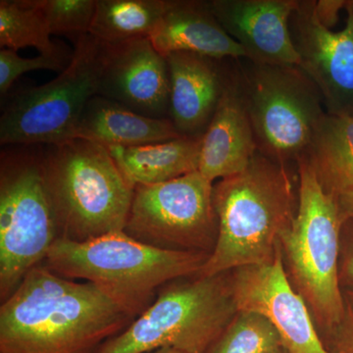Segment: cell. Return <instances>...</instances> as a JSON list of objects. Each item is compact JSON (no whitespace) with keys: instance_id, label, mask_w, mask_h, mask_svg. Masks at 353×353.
I'll return each mask as SVG.
<instances>
[{"instance_id":"obj_9","label":"cell","mask_w":353,"mask_h":353,"mask_svg":"<svg viewBox=\"0 0 353 353\" xmlns=\"http://www.w3.org/2000/svg\"><path fill=\"white\" fill-rule=\"evenodd\" d=\"M104 46L85 34L57 78L16 94L0 118L1 145H54L74 139L83 108L99 95Z\"/></svg>"},{"instance_id":"obj_26","label":"cell","mask_w":353,"mask_h":353,"mask_svg":"<svg viewBox=\"0 0 353 353\" xmlns=\"http://www.w3.org/2000/svg\"><path fill=\"white\" fill-rule=\"evenodd\" d=\"M71 60L65 55L51 57L41 55L34 58L21 57L17 51L1 48L0 50V95L6 97L14 83L28 72L37 70H50L61 73Z\"/></svg>"},{"instance_id":"obj_7","label":"cell","mask_w":353,"mask_h":353,"mask_svg":"<svg viewBox=\"0 0 353 353\" xmlns=\"http://www.w3.org/2000/svg\"><path fill=\"white\" fill-rule=\"evenodd\" d=\"M248 61L236 70L257 150L279 163L296 164L326 117L322 95L299 65Z\"/></svg>"},{"instance_id":"obj_27","label":"cell","mask_w":353,"mask_h":353,"mask_svg":"<svg viewBox=\"0 0 353 353\" xmlns=\"http://www.w3.org/2000/svg\"><path fill=\"white\" fill-rule=\"evenodd\" d=\"M345 312L333 336L336 343V353H353V290L343 292Z\"/></svg>"},{"instance_id":"obj_23","label":"cell","mask_w":353,"mask_h":353,"mask_svg":"<svg viewBox=\"0 0 353 353\" xmlns=\"http://www.w3.org/2000/svg\"><path fill=\"white\" fill-rule=\"evenodd\" d=\"M51 34L78 39L90 34L97 0H37Z\"/></svg>"},{"instance_id":"obj_5","label":"cell","mask_w":353,"mask_h":353,"mask_svg":"<svg viewBox=\"0 0 353 353\" xmlns=\"http://www.w3.org/2000/svg\"><path fill=\"white\" fill-rule=\"evenodd\" d=\"M299 206L296 219L279 241L288 279L303 297L315 326L333 334L345 312L341 288L343 219L306 155L296 161Z\"/></svg>"},{"instance_id":"obj_29","label":"cell","mask_w":353,"mask_h":353,"mask_svg":"<svg viewBox=\"0 0 353 353\" xmlns=\"http://www.w3.org/2000/svg\"><path fill=\"white\" fill-rule=\"evenodd\" d=\"M343 230L353 240V221L345 220ZM341 256L343 257L340 262L341 281L343 279L348 284L353 285V241L347 245V250Z\"/></svg>"},{"instance_id":"obj_30","label":"cell","mask_w":353,"mask_h":353,"mask_svg":"<svg viewBox=\"0 0 353 353\" xmlns=\"http://www.w3.org/2000/svg\"><path fill=\"white\" fill-rule=\"evenodd\" d=\"M146 353H185V352H180V350H175V348L162 347V348H159V350H153V352H146Z\"/></svg>"},{"instance_id":"obj_25","label":"cell","mask_w":353,"mask_h":353,"mask_svg":"<svg viewBox=\"0 0 353 353\" xmlns=\"http://www.w3.org/2000/svg\"><path fill=\"white\" fill-rule=\"evenodd\" d=\"M309 153L353 160V116L327 113Z\"/></svg>"},{"instance_id":"obj_11","label":"cell","mask_w":353,"mask_h":353,"mask_svg":"<svg viewBox=\"0 0 353 353\" xmlns=\"http://www.w3.org/2000/svg\"><path fill=\"white\" fill-rule=\"evenodd\" d=\"M340 32L320 22L315 0H299L290 18L299 67L319 90L327 113L353 116V0Z\"/></svg>"},{"instance_id":"obj_22","label":"cell","mask_w":353,"mask_h":353,"mask_svg":"<svg viewBox=\"0 0 353 353\" xmlns=\"http://www.w3.org/2000/svg\"><path fill=\"white\" fill-rule=\"evenodd\" d=\"M283 347L275 328L264 317L239 311L206 353H274Z\"/></svg>"},{"instance_id":"obj_15","label":"cell","mask_w":353,"mask_h":353,"mask_svg":"<svg viewBox=\"0 0 353 353\" xmlns=\"http://www.w3.org/2000/svg\"><path fill=\"white\" fill-rule=\"evenodd\" d=\"M170 80L169 119L183 137L206 132L226 85L230 69L223 60L196 53L167 55Z\"/></svg>"},{"instance_id":"obj_13","label":"cell","mask_w":353,"mask_h":353,"mask_svg":"<svg viewBox=\"0 0 353 353\" xmlns=\"http://www.w3.org/2000/svg\"><path fill=\"white\" fill-rule=\"evenodd\" d=\"M104 44L99 95L146 117L169 119L168 65L150 39Z\"/></svg>"},{"instance_id":"obj_31","label":"cell","mask_w":353,"mask_h":353,"mask_svg":"<svg viewBox=\"0 0 353 353\" xmlns=\"http://www.w3.org/2000/svg\"><path fill=\"white\" fill-rule=\"evenodd\" d=\"M285 352H285L284 348H281V350H279L278 352H274V353H285Z\"/></svg>"},{"instance_id":"obj_18","label":"cell","mask_w":353,"mask_h":353,"mask_svg":"<svg viewBox=\"0 0 353 353\" xmlns=\"http://www.w3.org/2000/svg\"><path fill=\"white\" fill-rule=\"evenodd\" d=\"M170 119L146 117L101 95L88 101L74 139L109 148H132L181 138Z\"/></svg>"},{"instance_id":"obj_1","label":"cell","mask_w":353,"mask_h":353,"mask_svg":"<svg viewBox=\"0 0 353 353\" xmlns=\"http://www.w3.org/2000/svg\"><path fill=\"white\" fill-rule=\"evenodd\" d=\"M134 320L97 285L39 264L1 303L0 353H97Z\"/></svg>"},{"instance_id":"obj_28","label":"cell","mask_w":353,"mask_h":353,"mask_svg":"<svg viewBox=\"0 0 353 353\" xmlns=\"http://www.w3.org/2000/svg\"><path fill=\"white\" fill-rule=\"evenodd\" d=\"M348 0H315V12L325 27L332 28L338 23L339 16L347 7Z\"/></svg>"},{"instance_id":"obj_17","label":"cell","mask_w":353,"mask_h":353,"mask_svg":"<svg viewBox=\"0 0 353 353\" xmlns=\"http://www.w3.org/2000/svg\"><path fill=\"white\" fill-rule=\"evenodd\" d=\"M150 39L164 57L188 52L217 60L246 59L243 48L216 19L208 0H171Z\"/></svg>"},{"instance_id":"obj_3","label":"cell","mask_w":353,"mask_h":353,"mask_svg":"<svg viewBox=\"0 0 353 353\" xmlns=\"http://www.w3.org/2000/svg\"><path fill=\"white\" fill-rule=\"evenodd\" d=\"M208 257L159 250L120 232L85 243L58 239L43 264L60 277L97 285L136 319L163 285L197 275Z\"/></svg>"},{"instance_id":"obj_4","label":"cell","mask_w":353,"mask_h":353,"mask_svg":"<svg viewBox=\"0 0 353 353\" xmlns=\"http://www.w3.org/2000/svg\"><path fill=\"white\" fill-rule=\"evenodd\" d=\"M41 166L59 239L85 243L124 232L134 185L105 146L69 139L41 152Z\"/></svg>"},{"instance_id":"obj_14","label":"cell","mask_w":353,"mask_h":353,"mask_svg":"<svg viewBox=\"0 0 353 353\" xmlns=\"http://www.w3.org/2000/svg\"><path fill=\"white\" fill-rule=\"evenodd\" d=\"M223 29L252 63L299 65L290 18L299 0H208Z\"/></svg>"},{"instance_id":"obj_2","label":"cell","mask_w":353,"mask_h":353,"mask_svg":"<svg viewBox=\"0 0 353 353\" xmlns=\"http://www.w3.org/2000/svg\"><path fill=\"white\" fill-rule=\"evenodd\" d=\"M213 205L217 243L201 277L273 260L281 236L296 219L299 190L290 165L257 152L245 170L213 185Z\"/></svg>"},{"instance_id":"obj_8","label":"cell","mask_w":353,"mask_h":353,"mask_svg":"<svg viewBox=\"0 0 353 353\" xmlns=\"http://www.w3.org/2000/svg\"><path fill=\"white\" fill-rule=\"evenodd\" d=\"M59 239L41 153L6 150L0 157V297L8 299L28 272L43 264Z\"/></svg>"},{"instance_id":"obj_21","label":"cell","mask_w":353,"mask_h":353,"mask_svg":"<svg viewBox=\"0 0 353 353\" xmlns=\"http://www.w3.org/2000/svg\"><path fill=\"white\" fill-rule=\"evenodd\" d=\"M51 34L37 0L0 1V46L18 51L34 48L41 55H64Z\"/></svg>"},{"instance_id":"obj_16","label":"cell","mask_w":353,"mask_h":353,"mask_svg":"<svg viewBox=\"0 0 353 353\" xmlns=\"http://www.w3.org/2000/svg\"><path fill=\"white\" fill-rule=\"evenodd\" d=\"M257 152L236 67L229 71L214 116L202 136L199 171L212 183L236 175Z\"/></svg>"},{"instance_id":"obj_6","label":"cell","mask_w":353,"mask_h":353,"mask_svg":"<svg viewBox=\"0 0 353 353\" xmlns=\"http://www.w3.org/2000/svg\"><path fill=\"white\" fill-rule=\"evenodd\" d=\"M238 312L232 271L178 279L158 290L154 303L97 353H146L162 347L206 353Z\"/></svg>"},{"instance_id":"obj_12","label":"cell","mask_w":353,"mask_h":353,"mask_svg":"<svg viewBox=\"0 0 353 353\" xmlns=\"http://www.w3.org/2000/svg\"><path fill=\"white\" fill-rule=\"evenodd\" d=\"M239 311L256 313L270 322L288 353H333L325 347L303 297L290 284L280 245L266 263L232 271Z\"/></svg>"},{"instance_id":"obj_24","label":"cell","mask_w":353,"mask_h":353,"mask_svg":"<svg viewBox=\"0 0 353 353\" xmlns=\"http://www.w3.org/2000/svg\"><path fill=\"white\" fill-rule=\"evenodd\" d=\"M320 183L329 192L345 220L353 221V160L307 154Z\"/></svg>"},{"instance_id":"obj_20","label":"cell","mask_w":353,"mask_h":353,"mask_svg":"<svg viewBox=\"0 0 353 353\" xmlns=\"http://www.w3.org/2000/svg\"><path fill=\"white\" fill-rule=\"evenodd\" d=\"M171 0H97L90 34L117 44L150 39Z\"/></svg>"},{"instance_id":"obj_19","label":"cell","mask_w":353,"mask_h":353,"mask_svg":"<svg viewBox=\"0 0 353 353\" xmlns=\"http://www.w3.org/2000/svg\"><path fill=\"white\" fill-rule=\"evenodd\" d=\"M202 137L132 146L109 148V153L132 185H157L199 171Z\"/></svg>"},{"instance_id":"obj_10","label":"cell","mask_w":353,"mask_h":353,"mask_svg":"<svg viewBox=\"0 0 353 353\" xmlns=\"http://www.w3.org/2000/svg\"><path fill=\"white\" fill-rule=\"evenodd\" d=\"M124 233L159 250L210 255L218 238L213 183L196 171L136 185Z\"/></svg>"}]
</instances>
